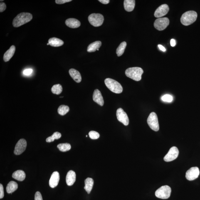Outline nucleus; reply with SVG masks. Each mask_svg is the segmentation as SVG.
I'll return each mask as SVG.
<instances>
[{"instance_id":"obj_3","label":"nucleus","mask_w":200,"mask_h":200,"mask_svg":"<svg viewBox=\"0 0 200 200\" xmlns=\"http://www.w3.org/2000/svg\"><path fill=\"white\" fill-rule=\"evenodd\" d=\"M197 16V13L195 11H192L186 12L181 16V22L185 26H188L195 22Z\"/></svg>"},{"instance_id":"obj_35","label":"nucleus","mask_w":200,"mask_h":200,"mask_svg":"<svg viewBox=\"0 0 200 200\" xmlns=\"http://www.w3.org/2000/svg\"><path fill=\"white\" fill-rule=\"evenodd\" d=\"M6 6L5 3L3 2L0 3V12H2L6 9Z\"/></svg>"},{"instance_id":"obj_33","label":"nucleus","mask_w":200,"mask_h":200,"mask_svg":"<svg viewBox=\"0 0 200 200\" xmlns=\"http://www.w3.org/2000/svg\"><path fill=\"white\" fill-rule=\"evenodd\" d=\"M35 200H43L42 195L41 193L39 192H37L35 193Z\"/></svg>"},{"instance_id":"obj_9","label":"nucleus","mask_w":200,"mask_h":200,"mask_svg":"<svg viewBox=\"0 0 200 200\" xmlns=\"http://www.w3.org/2000/svg\"><path fill=\"white\" fill-rule=\"evenodd\" d=\"M179 151L177 147H173L170 149L168 152L164 156V159L165 162H169L177 158L179 155Z\"/></svg>"},{"instance_id":"obj_26","label":"nucleus","mask_w":200,"mask_h":200,"mask_svg":"<svg viewBox=\"0 0 200 200\" xmlns=\"http://www.w3.org/2000/svg\"><path fill=\"white\" fill-rule=\"evenodd\" d=\"M127 45V43L125 42H122L120 43L118 48H117V51H116V53H117V56H122L123 54L124 53Z\"/></svg>"},{"instance_id":"obj_2","label":"nucleus","mask_w":200,"mask_h":200,"mask_svg":"<svg viewBox=\"0 0 200 200\" xmlns=\"http://www.w3.org/2000/svg\"><path fill=\"white\" fill-rule=\"evenodd\" d=\"M143 73V70L139 67L129 68L125 71V74L127 77L136 81H140Z\"/></svg>"},{"instance_id":"obj_8","label":"nucleus","mask_w":200,"mask_h":200,"mask_svg":"<svg viewBox=\"0 0 200 200\" xmlns=\"http://www.w3.org/2000/svg\"><path fill=\"white\" fill-rule=\"evenodd\" d=\"M169 24V20L167 18H161L155 20L154 26L158 31H163L167 27Z\"/></svg>"},{"instance_id":"obj_21","label":"nucleus","mask_w":200,"mask_h":200,"mask_svg":"<svg viewBox=\"0 0 200 200\" xmlns=\"http://www.w3.org/2000/svg\"><path fill=\"white\" fill-rule=\"evenodd\" d=\"M12 177L18 181H22L26 178V174L22 170H18L13 173Z\"/></svg>"},{"instance_id":"obj_37","label":"nucleus","mask_w":200,"mask_h":200,"mask_svg":"<svg viewBox=\"0 0 200 200\" xmlns=\"http://www.w3.org/2000/svg\"><path fill=\"white\" fill-rule=\"evenodd\" d=\"M32 71V70L31 69H26L23 71V74L25 75H29L31 74Z\"/></svg>"},{"instance_id":"obj_30","label":"nucleus","mask_w":200,"mask_h":200,"mask_svg":"<svg viewBox=\"0 0 200 200\" xmlns=\"http://www.w3.org/2000/svg\"><path fill=\"white\" fill-rule=\"evenodd\" d=\"M61 134L59 132H55L51 136L49 137L46 139L47 142H53L55 139H58L61 137Z\"/></svg>"},{"instance_id":"obj_11","label":"nucleus","mask_w":200,"mask_h":200,"mask_svg":"<svg viewBox=\"0 0 200 200\" xmlns=\"http://www.w3.org/2000/svg\"><path fill=\"white\" fill-rule=\"evenodd\" d=\"M199 174V168L197 167H192L186 172V179L190 181L194 180L198 178Z\"/></svg>"},{"instance_id":"obj_5","label":"nucleus","mask_w":200,"mask_h":200,"mask_svg":"<svg viewBox=\"0 0 200 200\" xmlns=\"http://www.w3.org/2000/svg\"><path fill=\"white\" fill-rule=\"evenodd\" d=\"M171 193V187L167 185L163 186L155 192L156 197L162 199H167L170 196Z\"/></svg>"},{"instance_id":"obj_31","label":"nucleus","mask_w":200,"mask_h":200,"mask_svg":"<svg viewBox=\"0 0 200 200\" xmlns=\"http://www.w3.org/2000/svg\"><path fill=\"white\" fill-rule=\"evenodd\" d=\"M89 135L90 138L92 139H97L100 137V134L98 133L95 131H91L89 132Z\"/></svg>"},{"instance_id":"obj_32","label":"nucleus","mask_w":200,"mask_h":200,"mask_svg":"<svg viewBox=\"0 0 200 200\" xmlns=\"http://www.w3.org/2000/svg\"><path fill=\"white\" fill-rule=\"evenodd\" d=\"M162 100L164 102H171L172 101L173 97L172 96L169 95H165L162 97Z\"/></svg>"},{"instance_id":"obj_17","label":"nucleus","mask_w":200,"mask_h":200,"mask_svg":"<svg viewBox=\"0 0 200 200\" xmlns=\"http://www.w3.org/2000/svg\"><path fill=\"white\" fill-rule=\"evenodd\" d=\"M69 73L75 81L77 83H80L82 80V77L80 72L74 69L69 70Z\"/></svg>"},{"instance_id":"obj_41","label":"nucleus","mask_w":200,"mask_h":200,"mask_svg":"<svg viewBox=\"0 0 200 200\" xmlns=\"http://www.w3.org/2000/svg\"><path fill=\"white\" fill-rule=\"evenodd\" d=\"M47 45H49V43H47Z\"/></svg>"},{"instance_id":"obj_22","label":"nucleus","mask_w":200,"mask_h":200,"mask_svg":"<svg viewBox=\"0 0 200 200\" xmlns=\"http://www.w3.org/2000/svg\"><path fill=\"white\" fill-rule=\"evenodd\" d=\"M85 184L84 189L88 194H90L93 187L94 184L93 179L92 178H87L85 180Z\"/></svg>"},{"instance_id":"obj_34","label":"nucleus","mask_w":200,"mask_h":200,"mask_svg":"<svg viewBox=\"0 0 200 200\" xmlns=\"http://www.w3.org/2000/svg\"><path fill=\"white\" fill-rule=\"evenodd\" d=\"M72 0H56L55 2L58 4H63L64 3L70 2Z\"/></svg>"},{"instance_id":"obj_29","label":"nucleus","mask_w":200,"mask_h":200,"mask_svg":"<svg viewBox=\"0 0 200 200\" xmlns=\"http://www.w3.org/2000/svg\"><path fill=\"white\" fill-rule=\"evenodd\" d=\"M63 87L60 84H56L53 86L51 88V91L53 94L59 95L63 91Z\"/></svg>"},{"instance_id":"obj_25","label":"nucleus","mask_w":200,"mask_h":200,"mask_svg":"<svg viewBox=\"0 0 200 200\" xmlns=\"http://www.w3.org/2000/svg\"><path fill=\"white\" fill-rule=\"evenodd\" d=\"M18 185L15 181H11L8 183L6 188L7 192L8 194H12L17 189Z\"/></svg>"},{"instance_id":"obj_23","label":"nucleus","mask_w":200,"mask_h":200,"mask_svg":"<svg viewBox=\"0 0 200 200\" xmlns=\"http://www.w3.org/2000/svg\"><path fill=\"white\" fill-rule=\"evenodd\" d=\"M48 43L50 46L53 47H59L64 44V42L59 39L56 38H50L48 41Z\"/></svg>"},{"instance_id":"obj_13","label":"nucleus","mask_w":200,"mask_h":200,"mask_svg":"<svg viewBox=\"0 0 200 200\" xmlns=\"http://www.w3.org/2000/svg\"><path fill=\"white\" fill-rule=\"evenodd\" d=\"M169 6L166 4H163L159 7L156 9L154 13V16L156 18H161L165 16L169 11Z\"/></svg>"},{"instance_id":"obj_38","label":"nucleus","mask_w":200,"mask_h":200,"mask_svg":"<svg viewBox=\"0 0 200 200\" xmlns=\"http://www.w3.org/2000/svg\"><path fill=\"white\" fill-rule=\"evenodd\" d=\"M99 1L103 4H107L110 3V1L109 0H99Z\"/></svg>"},{"instance_id":"obj_19","label":"nucleus","mask_w":200,"mask_h":200,"mask_svg":"<svg viewBox=\"0 0 200 200\" xmlns=\"http://www.w3.org/2000/svg\"><path fill=\"white\" fill-rule=\"evenodd\" d=\"M16 48L14 45H12L8 49L3 56V60L5 62L9 61L14 55L15 51Z\"/></svg>"},{"instance_id":"obj_36","label":"nucleus","mask_w":200,"mask_h":200,"mask_svg":"<svg viewBox=\"0 0 200 200\" xmlns=\"http://www.w3.org/2000/svg\"><path fill=\"white\" fill-rule=\"evenodd\" d=\"M4 190L2 185L0 184V199H2L4 197Z\"/></svg>"},{"instance_id":"obj_1","label":"nucleus","mask_w":200,"mask_h":200,"mask_svg":"<svg viewBox=\"0 0 200 200\" xmlns=\"http://www.w3.org/2000/svg\"><path fill=\"white\" fill-rule=\"evenodd\" d=\"M32 18L31 13L26 12L20 13L13 19V26L15 27H19L31 21Z\"/></svg>"},{"instance_id":"obj_12","label":"nucleus","mask_w":200,"mask_h":200,"mask_svg":"<svg viewBox=\"0 0 200 200\" xmlns=\"http://www.w3.org/2000/svg\"><path fill=\"white\" fill-rule=\"evenodd\" d=\"M27 142L26 140L21 139L18 141L15 147L14 153L16 155H19L24 152L26 149Z\"/></svg>"},{"instance_id":"obj_18","label":"nucleus","mask_w":200,"mask_h":200,"mask_svg":"<svg viewBox=\"0 0 200 200\" xmlns=\"http://www.w3.org/2000/svg\"><path fill=\"white\" fill-rule=\"evenodd\" d=\"M65 24L69 27L71 28H76L80 26V21L74 18H69L65 21Z\"/></svg>"},{"instance_id":"obj_10","label":"nucleus","mask_w":200,"mask_h":200,"mask_svg":"<svg viewBox=\"0 0 200 200\" xmlns=\"http://www.w3.org/2000/svg\"><path fill=\"white\" fill-rule=\"evenodd\" d=\"M117 120L124 125L127 126L129 124V119L127 113L121 108L117 109Z\"/></svg>"},{"instance_id":"obj_42","label":"nucleus","mask_w":200,"mask_h":200,"mask_svg":"<svg viewBox=\"0 0 200 200\" xmlns=\"http://www.w3.org/2000/svg\"></svg>"},{"instance_id":"obj_14","label":"nucleus","mask_w":200,"mask_h":200,"mask_svg":"<svg viewBox=\"0 0 200 200\" xmlns=\"http://www.w3.org/2000/svg\"><path fill=\"white\" fill-rule=\"evenodd\" d=\"M60 179L59 173L55 171L52 174L49 181V185L50 187L54 188L58 185Z\"/></svg>"},{"instance_id":"obj_40","label":"nucleus","mask_w":200,"mask_h":200,"mask_svg":"<svg viewBox=\"0 0 200 200\" xmlns=\"http://www.w3.org/2000/svg\"><path fill=\"white\" fill-rule=\"evenodd\" d=\"M171 45L172 47H174L175 46L176 42L175 40L174 39H172L171 41Z\"/></svg>"},{"instance_id":"obj_7","label":"nucleus","mask_w":200,"mask_h":200,"mask_svg":"<svg viewBox=\"0 0 200 200\" xmlns=\"http://www.w3.org/2000/svg\"><path fill=\"white\" fill-rule=\"evenodd\" d=\"M88 21L91 25L95 27L101 26L104 21V17L100 13H92L88 17Z\"/></svg>"},{"instance_id":"obj_39","label":"nucleus","mask_w":200,"mask_h":200,"mask_svg":"<svg viewBox=\"0 0 200 200\" xmlns=\"http://www.w3.org/2000/svg\"><path fill=\"white\" fill-rule=\"evenodd\" d=\"M158 47H159V48L161 50H162L163 52H165L166 51V49L165 48L164 46H162V45H158Z\"/></svg>"},{"instance_id":"obj_28","label":"nucleus","mask_w":200,"mask_h":200,"mask_svg":"<svg viewBox=\"0 0 200 200\" xmlns=\"http://www.w3.org/2000/svg\"><path fill=\"white\" fill-rule=\"evenodd\" d=\"M69 111V108L68 106L61 105L58 107V112L60 115L64 116Z\"/></svg>"},{"instance_id":"obj_27","label":"nucleus","mask_w":200,"mask_h":200,"mask_svg":"<svg viewBox=\"0 0 200 200\" xmlns=\"http://www.w3.org/2000/svg\"><path fill=\"white\" fill-rule=\"evenodd\" d=\"M71 145L68 143L60 144L57 146V147L61 152H65L71 149Z\"/></svg>"},{"instance_id":"obj_24","label":"nucleus","mask_w":200,"mask_h":200,"mask_svg":"<svg viewBox=\"0 0 200 200\" xmlns=\"http://www.w3.org/2000/svg\"><path fill=\"white\" fill-rule=\"evenodd\" d=\"M101 45V42L100 41L94 42L89 45L87 49V51L89 53L95 52L100 48Z\"/></svg>"},{"instance_id":"obj_15","label":"nucleus","mask_w":200,"mask_h":200,"mask_svg":"<svg viewBox=\"0 0 200 200\" xmlns=\"http://www.w3.org/2000/svg\"><path fill=\"white\" fill-rule=\"evenodd\" d=\"M93 99L94 102H96L101 106H103L104 105L103 97L100 91L97 89L95 90L94 91Z\"/></svg>"},{"instance_id":"obj_16","label":"nucleus","mask_w":200,"mask_h":200,"mask_svg":"<svg viewBox=\"0 0 200 200\" xmlns=\"http://www.w3.org/2000/svg\"><path fill=\"white\" fill-rule=\"evenodd\" d=\"M76 175L73 171H70L67 173L66 176V182L68 186L72 185L76 181Z\"/></svg>"},{"instance_id":"obj_4","label":"nucleus","mask_w":200,"mask_h":200,"mask_svg":"<svg viewBox=\"0 0 200 200\" xmlns=\"http://www.w3.org/2000/svg\"><path fill=\"white\" fill-rule=\"evenodd\" d=\"M106 86L111 91L119 94L121 93L123 88L121 85L118 82L110 78H107L105 80Z\"/></svg>"},{"instance_id":"obj_6","label":"nucleus","mask_w":200,"mask_h":200,"mask_svg":"<svg viewBox=\"0 0 200 200\" xmlns=\"http://www.w3.org/2000/svg\"><path fill=\"white\" fill-rule=\"evenodd\" d=\"M148 125L152 130L157 132L159 130V126L157 115L155 112L151 113L147 119Z\"/></svg>"},{"instance_id":"obj_20","label":"nucleus","mask_w":200,"mask_h":200,"mask_svg":"<svg viewBox=\"0 0 200 200\" xmlns=\"http://www.w3.org/2000/svg\"><path fill=\"white\" fill-rule=\"evenodd\" d=\"M135 5V1L134 0H125L124 1V8L127 12L133 11Z\"/></svg>"}]
</instances>
